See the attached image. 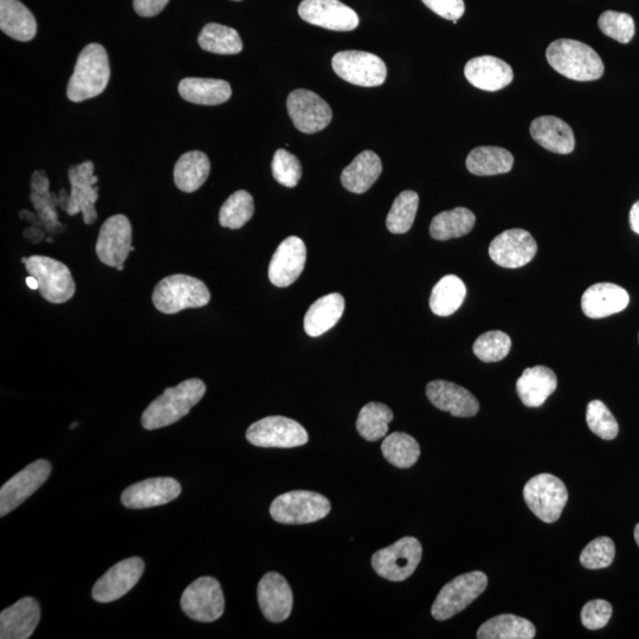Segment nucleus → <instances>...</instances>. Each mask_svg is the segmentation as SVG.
<instances>
[{
	"mask_svg": "<svg viewBox=\"0 0 639 639\" xmlns=\"http://www.w3.org/2000/svg\"><path fill=\"white\" fill-rule=\"evenodd\" d=\"M41 619V606L31 597L19 599L0 615V638L27 639Z\"/></svg>",
	"mask_w": 639,
	"mask_h": 639,
	"instance_id": "obj_25",
	"label": "nucleus"
},
{
	"mask_svg": "<svg viewBox=\"0 0 639 639\" xmlns=\"http://www.w3.org/2000/svg\"><path fill=\"white\" fill-rule=\"evenodd\" d=\"M51 464L47 460H37L19 471L0 489V516L22 505L29 497L40 489L49 479Z\"/></svg>",
	"mask_w": 639,
	"mask_h": 639,
	"instance_id": "obj_16",
	"label": "nucleus"
},
{
	"mask_svg": "<svg viewBox=\"0 0 639 639\" xmlns=\"http://www.w3.org/2000/svg\"><path fill=\"white\" fill-rule=\"evenodd\" d=\"M178 90L185 101L202 106L222 105L232 95L231 86L227 81L199 77H187L180 81Z\"/></svg>",
	"mask_w": 639,
	"mask_h": 639,
	"instance_id": "obj_30",
	"label": "nucleus"
},
{
	"mask_svg": "<svg viewBox=\"0 0 639 639\" xmlns=\"http://www.w3.org/2000/svg\"><path fill=\"white\" fill-rule=\"evenodd\" d=\"M393 412L382 403H369L360 410L357 430L361 437L369 442L382 440L389 431Z\"/></svg>",
	"mask_w": 639,
	"mask_h": 639,
	"instance_id": "obj_39",
	"label": "nucleus"
},
{
	"mask_svg": "<svg viewBox=\"0 0 639 639\" xmlns=\"http://www.w3.org/2000/svg\"><path fill=\"white\" fill-rule=\"evenodd\" d=\"M546 58L555 71L573 81H596L604 74L602 58L583 42L554 41L547 48Z\"/></svg>",
	"mask_w": 639,
	"mask_h": 639,
	"instance_id": "obj_3",
	"label": "nucleus"
},
{
	"mask_svg": "<svg viewBox=\"0 0 639 639\" xmlns=\"http://www.w3.org/2000/svg\"><path fill=\"white\" fill-rule=\"evenodd\" d=\"M428 8L448 21H458L466 11L464 0H422Z\"/></svg>",
	"mask_w": 639,
	"mask_h": 639,
	"instance_id": "obj_49",
	"label": "nucleus"
},
{
	"mask_svg": "<svg viewBox=\"0 0 639 639\" xmlns=\"http://www.w3.org/2000/svg\"><path fill=\"white\" fill-rule=\"evenodd\" d=\"M332 67L342 80L360 87L382 86L387 76L382 58L365 51H340L334 55Z\"/></svg>",
	"mask_w": 639,
	"mask_h": 639,
	"instance_id": "obj_11",
	"label": "nucleus"
},
{
	"mask_svg": "<svg viewBox=\"0 0 639 639\" xmlns=\"http://www.w3.org/2000/svg\"><path fill=\"white\" fill-rule=\"evenodd\" d=\"M0 29L16 41L29 42L36 37L37 23L19 0H0Z\"/></svg>",
	"mask_w": 639,
	"mask_h": 639,
	"instance_id": "obj_31",
	"label": "nucleus"
},
{
	"mask_svg": "<svg viewBox=\"0 0 639 639\" xmlns=\"http://www.w3.org/2000/svg\"><path fill=\"white\" fill-rule=\"evenodd\" d=\"M211 299L210 290L203 281L183 274L161 280L154 288V307L164 314H176L189 308H202Z\"/></svg>",
	"mask_w": 639,
	"mask_h": 639,
	"instance_id": "obj_4",
	"label": "nucleus"
},
{
	"mask_svg": "<svg viewBox=\"0 0 639 639\" xmlns=\"http://www.w3.org/2000/svg\"><path fill=\"white\" fill-rule=\"evenodd\" d=\"M537 634L535 626L526 618L501 615L489 619L477 631L480 639H532Z\"/></svg>",
	"mask_w": 639,
	"mask_h": 639,
	"instance_id": "obj_37",
	"label": "nucleus"
},
{
	"mask_svg": "<svg viewBox=\"0 0 639 639\" xmlns=\"http://www.w3.org/2000/svg\"><path fill=\"white\" fill-rule=\"evenodd\" d=\"M586 421L593 434L602 440L612 441L618 436L619 426L616 418L600 400H592L587 405Z\"/></svg>",
	"mask_w": 639,
	"mask_h": 639,
	"instance_id": "obj_44",
	"label": "nucleus"
},
{
	"mask_svg": "<svg viewBox=\"0 0 639 639\" xmlns=\"http://www.w3.org/2000/svg\"><path fill=\"white\" fill-rule=\"evenodd\" d=\"M630 302L628 292L613 283L593 284L582 298V309L587 318L603 319L621 313Z\"/></svg>",
	"mask_w": 639,
	"mask_h": 639,
	"instance_id": "obj_26",
	"label": "nucleus"
},
{
	"mask_svg": "<svg viewBox=\"0 0 639 639\" xmlns=\"http://www.w3.org/2000/svg\"><path fill=\"white\" fill-rule=\"evenodd\" d=\"M532 138L545 150L570 154L576 147V139L570 125L555 116H540L531 125Z\"/></svg>",
	"mask_w": 639,
	"mask_h": 639,
	"instance_id": "obj_27",
	"label": "nucleus"
},
{
	"mask_svg": "<svg viewBox=\"0 0 639 639\" xmlns=\"http://www.w3.org/2000/svg\"><path fill=\"white\" fill-rule=\"evenodd\" d=\"M538 253V244L528 231L512 229L497 235L490 243L489 256L502 268L526 266Z\"/></svg>",
	"mask_w": 639,
	"mask_h": 639,
	"instance_id": "obj_17",
	"label": "nucleus"
},
{
	"mask_svg": "<svg viewBox=\"0 0 639 639\" xmlns=\"http://www.w3.org/2000/svg\"><path fill=\"white\" fill-rule=\"evenodd\" d=\"M199 47L212 54L237 55L243 50L240 34L217 23L206 24L198 36Z\"/></svg>",
	"mask_w": 639,
	"mask_h": 639,
	"instance_id": "obj_38",
	"label": "nucleus"
},
{
	"mask_svg": "<svg viewBox=\"0 0 639 639\" xmlns=\"http://www.w3.org/2000/svg\"><path fill=\"white\" fill-rule=\"evenodd\" d=\"M635 540H636V544L639 547V524L635 527Z\"/></svg>",
	"mask_w": 639,
	"mask_h": 639,
	"instance_id": "obj_53",
	"label": "nucleus"
},
{
	"mask_svg": "<svg viewBox=\"0 0 639 639\" xmlns=\"http://www.w3.org/2000/svg\"><path fill=\"white\" fill-rule=\"evenodd\" d=\"M383 172L382 160L372 151L355 157L341 174V184L352 193H365L377 182Z\"/></svg>",
	"mask_w": 639,
	"mask_h": 639,
	"instance_id": "obj_29",
	"label": "nucleus"
},
{
	"mask_svg": "<svg viewBox=\"0 0 639 639\" xmlns=\"http://www.w3.org/2000/svg\"><path fill=\"white\" fill-rule=\"evenodd\" d=\"M307 261V248L301 238L290 236L275 251L269 264V280L279 288L289 287L302 274Z\"/></svg>",
	"mask_w": 639,
	"mask_h": 639,
	"instance_id": "obj_21",
	"label": "nucleus"
},
{
	"mask_svg": "<svg viewBox=\"0 0 639 639\" xmlns=\"http://www.w3.org/2000/svg\"><path fill=\"white\" fill-rule=\"evenodd\" d=\"M210 160L205 153L191 151L183 154L174 166V183L185 193L200 189L209 178Z\"/></svg>",
	"mask_w": 639,
	"mask_h": 639,
	"instance_id": "obj_34",
	"label": "nucleus"
},
{
	"mask_svg": "<svg viewBox=\"0 0 639 639\" xmlns=\"http://www.w3.org/2000/svg\"><path fill=\"white\" fill-rule=\"evenodd\" d=\"M180 604L185 615L193 621L215 622L225 610L222 586L215 578H198L184 591Z\"/></svg>",
	"mask_w": 639,
	"mask_h": 639,
	"instance_id": "obj_12",
	"label": "nucleus"
},
{
	"mask_svg": "<svg viewBox=\"0 0 639 639\" xmlns=\"http://www.w3.org/2000/svg\"><path fill=\"white\" fill-rule=\"evenodd\" d=\"M132 251V225L124 215H115L102 224L96 255L108 267L124 270V264Z\"/></svg>",
	"mask_w": 639,
	"mask_h": 639,
	"instance_id": "obj_14",
	"label": "nucleus"
},
{
	"mask_svg": "<svg viewBox=\"0 0 639 639\" xmlns=\"http://www.w3.org/2000/svg\"><path fill=\"white\" fill-rule=\"evenodd\" d=\"M630 227L632 231L639 235V200L637 203L632 205L630 211Z\"/></svg>",
	"mask_w": 639,
	"mask_h": 639,
	"instance_id": "obj_51",
	"label": "nucleus"
},
{
	"mask_svg": "<svg viewBox=\"0 0 639 639\" xmlns=\"http://www.w3.org/2000/svg\"><path fill=\"white\" fill-rule=\"evenodd\" d=\"M598 27L605 36L623 44H628L635 36L634 18L623 12L605 11L599 17Z\"/></svg>",
	"mask_w": 639,
	"mask_h": 639,
	"instance_id": "obj_45",
	"label": "nucleus"
},
{
	"mask_svg": "<svg viewBox=\"0 0 639 639\" xmlns=\"http://www.w3.org/2000/svg\"><path fill=\"white\" fill-rule=\"evenodd\" d=\"M170 0H134V10L141 17H154L160 14Z\"/></svg>",
	"mask_w": 639,
	"mask_h": 639,
	"instance_id": "obj_50",
	"label": "nucleus"
},
{
	"mask_svg": "<svg viewBox=\"0 0 639 639\" xmlns=\"http://www.w3.org/2000/svg\"><path fill=\"white\" fill-rule=\"evenodd\" d=\"M331 512L326 496L307 490H294L276 497L271 503L270 515L283 525H306L325 519Z\"/></svg>",
	"mask_w": 639,
	"mask_h": 639,
	"instance_id": "obj_5",
	"label": "nucleus"
},
{
	"mask_svg": "<svg viewBox=\"0 0 639 639\" xmlns=\"http://www.w3.org/2000/svg\"><path fill=\"white\" fill-rule=\"evenodd\" d=\"M27 284L31 289L38 290V282L34 276L28 277Z\"/></svg>",
	"mask_w": 639,
	"mask_h": 639,
	"instance_id": "obj_52",
	"label": "nucleus"
},
{
	"mask_svg": "<svg viewBox=\"0 0 639 639\" xmlns=\"http://www.w3.org/2000/svg\"><path fill=\"white\" fill-rule=\"evenodd\" d=\"M428 396L435 408L449 412L455 417H474L480 410L479 400L473 393L445 380H434L426 386Z\"/></svg>",
	"mask_w": 639,
	"mask_h": 639,
	"instance_id": "obj_23",
	"label": "nucleus"
},
{
	"mask_svg": "<svg viewBox=\"0 0 639 639\" xmlns=\"http://www.w3.org/2000/svg\"><path fill=\"white\" fill-rule=\"evenodd\" d=\"M419 205V197L415 191H404L395 199L389 216L386 219V227L392 234H406L415 222Z\"/></svg>",
	"mask_w": 639,
	"mask_h": 639,
	"instance_id": "obj_42",
	"label": "nucleus"
},
{
	"mask_svg": "<svg viewBox=\"0 0 639 639\" xmlns=\"http://www.w3.org/2000/svg\"><path fill=\"white\" fill-rule=\"evenodd\" d=\"M145 571L144 560L138 557L120 561L103 574L93 587V598L99 603L118 600L139 583Z\"/></svg>",
	"mask_w": 639,
	"mask_h": 639,
	"instance_id": "obj_18",
	"label": "nucleus"
},
{
	"mask_svg": "<svg viewBox=\"0 0 639 639\" xmlns=\"http://www.w3.org/2000/svg\"><path fill=\"white\" fill-rule=\"evenodd\" d=\"M271 170L277 183L286 187H295L302 177L300 160L287 150H277L274 154Z\"/></svg>",
	"mask_w": 639,
	"mask_h": 639,
	"instance_id": "obj_47",
	"label": "nucleus"
},
{
	"mask_svg": "<svg viewBox=\"0 0 639 639\" xmlns=\"http://www.w3.org/2000/svg\"><path fill=\"white\" fill-rule=\"evenodd\" d=\"M423 548L416 538L405 537L373 554L372 567L378 576L403 582L415 573L421 563Z\"/></svg>",
	"mask_w": 639,
	"mask_h": 639,
	"instance_id": "obj_8",
	"label": "nucleus"
},
{
	"mask_svg": "<svg viewBox=\"0 0 639 639\" xmlns=\"http://www.w3.org/2000/svg\"><path fill=\"white\" fill-rule=\"evenodd\" d=\"M109 79L111 67L106 49L98 43L89 44L77 58L68 83V99L77 103L96 98L105 92Z\"/></svg>",
	"mask_w": 639,
	"mask_h": 639,
	"instance_id": "obj_2",
	"label": "nucleus"
},
{
	"mask_svg": "<svg viewBox=\"0 0 639 639\" xmlns=\"http://www.w3.org/2000/svg\"><path fill=\"white\" fill-rule=\"evenodd\" d=\"M30 276L38 282L42 298L55 305L66 303L75 294V282L66 264L47 256L23 258Z\"/></svg>",
	"mask_w": 639,
	"mask_h": 639,
	"instance_id": "obj_6",
	"label": "nucleus"
},
{
	"mask_svg": "<svg viewBox=\"0 0 639 639\" xmlns=\"http://www.w3.org/2000/svg\"><path fill=\"white\" fill-rule=\"evenodd\" d=\"M247 440L255 447L288 449L305 445L309 436L306 429L294 419L271 416L251 424L247 430Z\"/></svg>",
	"mask_w": 639,
	"mask_h": 639,
	"instance_id": "obj_10",
	"label": "nucleus"
},
{
	"mask_svg": "<svg viewBox=\"0 0 639 639\" xmlns=\"http://www.w3.org/2000/svg\"><path fill=\"white\" fill-rule=\"evenodd\" d=\"M616 547L608 537L592 540L580 554V564L589 570L609 567L615 559Z\"/></svg>",
	"mask_w": 639,
	"mask_h": 639,
	"instance_id": "obj_46",
	"label": "nucleus"
},
{
	"mask_svg": "<svg viewBox=\"0 0 639 639\" xmlns=\"http://www.w3.org/2000/svg\"><path fill=\"white\" fill-rule=\"evenodd\" d=\"M475 223L476 217L469 209L456 208L444 211L432 219L430 235L436 241L453 240L468 235L474 229Z\"/></svg>",
	"mask_w": 639,
	"mask_h": 639,
	"instance_id": "obj_35",
	"label": "nucleus"
},
{
	"mask_svg": "<svg viewBox=\"0 0 639 639\" xmlns=\"http://www.w3.org/2000/svg\"><path fill=\"white\" fill-rule=\"evenodd\" d=\"M254 198L249 192L241 190L231 195L219 211V223L223 228L241 229L253 218Z\"/></svg>",
	"mask_w": 639,
	"mask_h": 639,
	"instance_id": "obj_41",
	"label": "nucleus"
},
{
	"mask_svg": "<svg viewBox=\"0 0 639 639\" xmlns=\"http://www.w3.org/2000/svg\"><path fill=\"white\" fill-rule=\"evenodd\" d=\"M77 426H79V423H73L70 425V429H75Z\"/></svg>",
	"mask_w": 639,
	"mask_h": 639,
	"instance_id": "obj_54",
	"label": "nucleus"
},
{
	"mask_svg": "<svg viewBox=\"0 0 639 639\" xmlns=\"http://www.w3.org/2000/svg\"><path fill=\"white\" fill-rule=\"evenodd\" d=\"M488 578L481 571L458 576L445 585L432 605L431 613L437 621H447L467 608L487 589Z\"/></svg>",
	"mask_w": 639,
	"mask_h": 639,
	"instance_id": "obj_7",
	"label": "nucleus"
},
{
	"mask_svg": "<svg viewBox=\"0 0 639 639\" xmlns=\"http://www.w3.org/2000/svg\"><path fill=\"white\" fill-rule=\"evenodd\" d=\"M345 311V299L332 293L316 300L305 316V331L312 338H318L338 324Z\"/></svg>",
	"mask_w": 639,
	"mask_h": 639,
	"instance_id": "obj_32",
	"label": "nucleus"
},
{
	"mask_svg": "<svg viewBox=\"0 0 639 639\" xmlns=\"http://www.w3.org/2000/svg\"><path fill=\"white\" fill-rule=\"evenodd\" d=\"M612 616V606L603 599L591 600L582 611V622L586 629L599 630L608 625Z\"/></svg>",
	"mask_w": 639,
	"mask_h": 639,
	"instance_id": "obj_48",
	"label": "nucleus"
},
{
	"mask_svg": "<svg viewBox=\"0 0 639 639\" xmlns=\"http://www.w3.org/2000/svg\"><path fill=\"white\" fill-rule=\"evenodd\" d=\"M382 451L385 460L400 469L415 466L421 456L418 442L404 432H395L387 436L382 444Z\"/></svg>",
	"mask_w": 639,
	"mask_h": 639,
	"instance_id": "obj_40",
	"label": "nucleus"
},
{
	"mask_svg": "<svg viewBox=\"0 0 639 639\" xmlns=\"http://www.w3.org/2000/svg\"><path fill=\"white\" fill-rule=\"evenodd\" d=\"M524 499L541 521L553 524L563 513L568 500L565 483L551 474H540L526 483Z\"/></svg>",
	"mask_w": 639,
	"mask_h": 639,
	"instance_id": "obj_9",
	"label": "nucleus"
},
{
	"mask_svg": "<svg viewBox=\"0 0 639 639\" xmlns=\"http://www.w3.org/2000/svg\"><path fill=\"white\" fill-rule=\"evenodd\" d=\"M258 604L263 616L271 623H281L293 610V592L281 574L269 572L257 587Z\"/></svg>",
	"mask_w": 639,
	"mask_h": 639,
	"instance_id": "obj_22",
	"label": "nucleus"
},
{
	"mask_svg": "<svg viewBox=\"0 0 639 639\" xmlns=\"http://www.w3.org/2000/svg\"><path fill=\"white\" fill-rule=\"evenodd\" d=\"M182 493V486L172 477H153L128 487L121 495L122 505L129 509H145L167 505Z\"/></svg>",
	"mask_w": 639,
	"mask_h": 639,
	"instance_id": "obj_20",
	"label": "nucleus"
},
{
	"mask_svg": "<svg viewBox=\"0 0 639 639\" xmlns=\"http://www.w3.org/2000/svg\"><path fill=\"white\" fill-rule=\"evenodd\" d=\"M303 21L332 31H353L359 27L357 12L340 0H303L299 6Z\"/></svg>",
	"mask_w": 639,
	"mask_h": 639,
	"instance_id": "obj_19",
	"label": "nucleus"
},
{
	"mask_svg": "<svg viewBox=\"0 0 639 639\" xmlns=\"http://www.w3.org/2000/svg\"><path fill=\"white\" fill-rule=\"evenodd\" d=\"M68 176L71 184V193L66 206L68 215L76 216L81 212L86 224L95 223L98 219L95 203L99 199V187L95 185L99 179L94 176V164L92 161H85L70 167Z\"/></svg>",
	"mask_w": 639,
	"mask_h": 639,
	"instance_id": "obj_15",
	"label": "nucleus"
},
{
	"mask_svg": "<svg viewBox=\"0 0 639 639\" xmlns=\"http://www.w3.org/2000/svg\"><path fill=\"white\" fill-rule=\"evenodd\" d=\"M287 108L295 128L302 133L314 134L324 131L332 122L331 107L312 90H294L288 96Z\"/></svg>",
	"mask_w": 639,
	"mask_h": 639,
	"instance_id": "obj_13",
	"label": "nucleus"
},
{
	"mask_svg": "<svg viewBox=\"0 0 639 639\" xmlns=\"http://www.w3.org/2000/svg\"><path fill=\"white\" fill-rule=\"evenodd\" d=\"M466 284L455 275L444 276L432 289L430 308L438 316L453 315L466 299Z\"/></svg>",
	"mask_w": 639,
	"mask_h": 639,
	"instance_id": "obj_36",
	"label": "nucleus"
},
{
	"mask_svg": "<svg viewBox=\"0 0 639 639\" xmlns=\"http://www.w3.org/2000/svg\"><path fill=\"white\" fill-rule=\"evenodd\" d=\"M235 2H241V0H235Z\"/></svg>",
	"mask_w": 639,
	"mask_h": 639,
	"instance_id": "obj_55",
	"label": "nucleus"
},
{
	"mask_svg": "<svg viewBox=\"0 0 639 639\" xmlns=\"http://www.w3.org/2000/svg\"><path fill=\"white\" fill-rule=\"evenodd\" d=\"M467 169L474 176L488 177L511 172L514 165L513 154L505 148L481 146L469 153Z\"/></svg>",
	"mask_w": 639,
	"mask_h": 639,
	"instance_id": "obj_33",
	"label": "nucleus"
},
{
	"mask_svg": "<svg viewBox=\"0 0 639 639\" xmlns=\"http://www.w3.org/2000/svg\"><path fill=\"white\" fill-rule=\"evenodd\" d=\"M557 387V376L546 366L526 369L516 383V391H518L521 402L528 408H540L547 398L557 390Z\"/></svg>",
	"mask_w": 639,
	"mask_h": 639,
	"instance_id": "obj_28",
	"label": "nucleus"
},
{
	"mask_svg": "<svg viewBox=\"0 0 639 639\" xmlns=\"http://www.w3.org/2000/svg\"><path fill=\"white\" fill-rule=\"evenodd\" d=\"M512 340L501 331H490L480 335L473 346L474 353L483 363H497L511 352Z\"/></svg>",
	"mask_w": 639,
	"mask_h": 639,
	"instance_id": "obj_43",
	"label": "nucleus"
},
{
	"mask_svg": "<svg viewBox=\"0 0 639 639\" xmlns=\"http://www.w3.org/2000/svg\"><path fill=\"white\" fill-rule=\"evenodd\" d=\"M205 392L204 382L197 378L169 387L142 413V426L146 430H157L180 421L202 400Z\"/></svg>",
	"mask_w": 639,
	"mask_h": 639,
	"instance_id": "obj_1",
	"label": "nucleus"
},
{
	"mask_svg": "<svg viewBox=\"0 0 639 639\" xmlns=\"http://www.w3.org/2000/svg\"><path fill=\"white\" fill-rule=\"evenodd\" d=\"M464 75L471 85L486 92L506 88L514 79L513 69L507 62L489 55L470 60L464 68Z\"/></svg>",
	"mask_w": 639,
	"mask_h": 639,
	"instance_id": "obj_24",
	"label": "nucleus"
}]
</instances>
